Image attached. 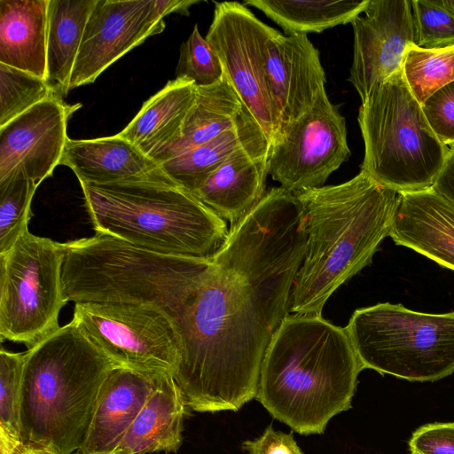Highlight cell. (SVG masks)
I'll list each match as a JSON object with an SVG mask.
<instances>
[{
    "label": "cell",
    "mask_w": 454,
    "mask_h": 454,
    "mask_svg": "<svg viewBox=\"0 0 454 454\" xmlns=\"http://www.w3.org/2000/svg\"><path fill=\"white\" fill-rule=\"evenodd\" d=\"M305 246L301 206L280 186L231 224L215 251L195 258L173 375L191 409L236 411L255 398Z\"/></svg>",
    "instance_id": "6da1fadb"
},
{
    "label": "cell",
    "mask_w": 454,
    "mask_h": 454,
    "mask_svg": "<svg viewBox=\"0 0 454 454\" xmlns=\"http://www.w3.org/2000/svg\"><path fill=\"white\" fill-rule=\"evenodd\" d=\"M364 370L345 328L321 315H287L263 356L255 398L301 434H323L351 407Z\"/></svg>",
    "instance_id": "7a4b0ae2"
},
{
    "label": "cell",
    "mask_w": 454,
    "mask_h": 454,
    "mask_svg": "<svg viewBox=\"0 0 454 454\" xmlns=\"http://www.w3.org/2000/svg\"><path fill=\"white\" fill-rule=\"evenodd\" d=\"M398 194L363 171L345 183L295 194L306 246L289 314L321 315L329 297L372 262L389 236Z\"/></svg>",
    "instance_id": "3957f363"
},
{
    "label": "cell",
    "mask_w": 454,
    "mask_h": 454,
    "mask_svg": "<svg viewBox=\"0 0 454 454\" xmlns=\"http://www.w3.org/2000/svg\"><path fill=\"white\" fill-rule=\"evenodd\" d=\"M114 367L72 322L27 349L20 396L22 440L52 454H74Z\"/></svg>",
    "instance_id": "277c9868"
},
{
    "label": "cell",
    "mask_w": 454,
    "mask_h": 454,
    "mask_svg": "<svg viewBox=\"0 0 454 454\" xmlns=\"http://www.w3.org/2000/svg\"><path fill=\"white\" fill-rule=\"evenodd\" d=\"M96 233L168 255L204 257L225 239L226 221L163 171L108 184L80 183Z\"/></svg>",
    "instance_id": "5b68a950"
},
{
    "label": "cell",
    "mask_w": 454,
    "mask_h": 454,
    "mask_svg": "<svg viewBox=\"0 0 454 454\" xmlns=\"http://www.w3.org/2000/svg\"><path fill=\"white\" fill-rule=\"evenodd\" d=\"M64 248L62 283L68 301L149 304L178 327L192 257L149 251L100 233L64 243Z\"/></svg>",
    "instance_id": "8992f818"
},
{
    "label": "cell",
    "mask_w": 454,
    "mask_h": 454,
    "mask_svg": "<svg viewBox=\"0 0 454 454\" xmlns=\"http://www.w3.org/2000/svg\"><path fill=\"white\" fill-rule=\"evenodd\" d=\"M357 121L364 144L361 171L398 193L434 186L449 146L431 129L403 70L370 92Z\"/></svg>",
    "instance_id": "52a82bcc"
},
{
    "label": "cell",
    "mask_w": 454,
    "mask_h": 454,
    "mask_svg": "<svg viewBox=\"0 0 454 454\" xmlns=\"http://www.w3.org/2000/svg\"><path fill=\"white\" fill-rule=\"evenodd\" d=\"M345 329L364 369L420 382L454 372V311L383 302L356 309Z\"/></svg>",
    "instance_id": "ba28073f"
},
{
    "label": "cell",
    "mask_w": 454,
    "mask_h": 454,
    "mask_svg": "<svg viewBox=\"0 0 454 454\" xmlns=\"http://www.w3.org/2000/svg\"><path fill=\"white\" fill-rule=\"evenodd\" d=\"M64 243L26 229L0 254L1 340L35 347L60 326L59 315L68 301L62 283Z\"/></svg>",
    "instance_id": "9c48e42d"
},
{
    "label": "cell",
    "mask_w": 454,
    "mask_h": 454,
    "mask_svg": "<svg viewBox=\"0 0 454 454\" xmlns=\"http://www.w3.org/2000/svg\"><path fill=\"white\" fill-rule=\"evenodd\" d=\"M117 367L174 375L181 339L154 306L129 302L75 303L71 321Z\"/></svg>",
    "instance_id": "30bf717a"
},
{
    "label": "cell",
    "mask_w": 454,
    "mask_h": 454,
    "mask_svg": "<svg viewBox=\"0 0 454 454\" xmlns=\"http://www.w3.org/2000/svg\"><path fill=\"white\" fill-rule=\"evenodd\" d=\"M278 31L238 2L215 3L206 40L243 104L261 125L271 146L282 121L266 75V50Z\"/></svg>",
    "instance_id": "8fae6325"
},
{
    "label": "cell",
    "mask_w": 454,
    "mask_h": 454,
    "mask_svg": "<svg viewBox=\"0 0 454 454\" xmlns=\"http://www.w3.org/2000/svg\"><path fill=\"white\" fill-rule=\"evenodd\" d=\"M350 154L345 118L325 90L309 112L282 123L270 146L269 175L296 194L324 186Z\"/></svg>",
    "instance_id": "7c38bea8"
},
{
    "label": "cell",
    "mask_w": 454,
    "mask_h": 454,
    "mask_svg": "<svg viewBox=\"0 0 454 454\" xmlns=\"http://www.w3.org/2000/svg\"><path fill=\"white\" fill-rule=\"evenodd\" d=\"M200 0H98L83 34L70 90L93 83L117 59L165 29L171 13L189 15Z\"/></svg>",
    "instance_id": "4fadbf2b"
},
{
    "label": "cell",
    "mask_w": 454,
    "mask_h": 454,
    "mask_svg": "<svg viewBox=\"0 0 454 454\" xmlns=\"http://www.w3.org/2000/svg\"><path fill=\"white\" fill-rule=\"evenodd\" d=\"M363 13L351 22L354 45L348 77L362 102L403 70L406 50L414 40L410 0H369Z\"/></svg>",
    "instance_id": "5bb4252c"
},
{
    "label": "cell",
    "mask_w": 454,
    "mask_h": 454,
    "mask_svg": "<svg viewBox=\"0 0 454 454\" xmlns=\"http://www.w3.org/2000/svg\"><path fill=\"white\" fill-rule=\"evenodd\" d=\"M81 104L44 100L0 127V184L18 173L39 185L60 165L67 123Z\"/></svg>",
    "instance_id": "9a60e30c"
},
{
    "label": "cell",
    "mask_w": 454,
    "mask_h": 454,
    "mask_svg": "<svg viewBox=\"0 0 454 454\" xmlns=\"http://www.w3.org/2000/svg\"><path fill=\"white\" fill-rule=\"evenodd\" d=\"M265 69L282 123L309 112L325 90L319 52L307 35H283L278 32L268 43Z\"/></svg>",
    "instance_id": "2e32d148"
},
{
    "label": "cell",
    "mask_w": 454,
    "mask_h": 454,
    "mask_svg": "<svg viewBox=\"0 0 454 454\" xmlns=\"http://www.w3.org/2000/svg\"><path fill=\"white\" fill-rule=\"evenodd\" d=\"M388 237L454 270V205L433 188L398 194Z\"/></svg>",
    "instance_id": "e0dca14e"
},
{
    "label": "cell",
    "mask_w": 454,
    "mask_h": 454,
    "mask_svg": "<svg viewBox=\"0 0 454 454\" xmlns=\"http://www.w3.org/2000/svg\"><path fill=\"white\" fill-rule=\"evenodd\" d=\"M157 375L122 367L112 369L101 388L86 438L74 454H115Z\"/></svg>",
    "instance_id": "ac0fdd59"
},
{
    "label": "cell",
    "mask_w": 454,
    "mask_h": 454,
    "mask_svg": "<svg viewBox=\"0 0 454 454\" xmlns=\"http://www.w3.org/2000/svg\"><path fill=\"white\" fill-rule=\"evenodd\" d=\"M270 152L268 146L237 151L193 194L221 218L236 223L265 194Z\"/></svg>",
    "instance_id": "d6986e66"
},
{
    "label": "cell",
    "mask_w": 454,
    "mask_h": 454,
    "mask_svg": "<svg viewBox=\"0 0 454 454\" xmlns=\"http://www.w3.org/2000/svg\"><path fill=\"white\" fill-rule=\"evenodd\" d=\"M60 165L70 168L80 183L108 184L150 177L163 172L160 164L118 134L67 141Z\"/></svg>",
    "instance_id": "ffe728a7"
},
{
    "label": "cell",
    "mask_w": 454,
    "mask_h": 454,
    "mask_svg": "<svg viewBox=\"0 0 454 454\" xmlns=\"http://www.w3.org/2000/svg\"><path fill=\"white\" fill-rule=\"evenodd\" d=\"M186 406L184 395L173 376L157 375L150 395L115 454L176 452L183 441Z\"/></svg>",
    "instance_id": "44dd1931"
},
{
    "label": "cell",
    "mask_w": 454,
    "mask_h": 454,
    "mask_svg": "<svg viewBox=\"0 0 454 454\" xmlns=\"http://www.w3.org/2000/svg\"><path fill=\"white\" fill-rule=\"evenodd\" d=\"M50 0H0V63L47 79Z\"/></svg>",
    "instance_id": "7402d4cb"
},
{
    "label": "cell",
    "mask_w": 454,
    "mask_h": 454,
    "mask_svg": "<svg viewBox=\"0 0 454 454\" xmlns=\"http://www.w3.org/2000/svg\"><path fill=\"white\" fill-rule=\"evenodd\" d=\"M195 96L193 82L181 78L168 81L117 134L153 160L180 138Z\"/></svg>",
    "instance_id": "603a6c76"
},
{
    "label": "cell",
    "mask_w": 454,
    "mask_h": 454,
    "mask_svg": "<svg viewBox=\"0 0 454 454\" xmlns=\"http://www.w3.org/2000/svg\"><path fill=\"white\" fill-rule=\"evenodd\" d=\"M262 146L270 148L262 128L245 106L239 118L230 129L160 166L176 185L194 193L234 153L242 148Z\"/></svg>",
    "instance_id": "cb8c5ba5"
},
{
    "label": "cell",
    "mask_w": 454,
    "mask_h": 454,
    "mask_svg": "<svg viewBox=\"0 0 454 454\" xmlns=\"http://www.w3.org/2000/svg\"><path fill=\"white\" fill-rule=\"evenodd\" d=\"M244 107L224 73L218 82L196 87L195 99L184 120L180 138L153 160L161 164L214 139L236 123Z\"/></svg>",
    "instance_id": "d4e9b609"
},
{
    "label": "cell",
    "mask_w": 454,
    "mask_h": 454,
    "mask_svg": "<svg viewBox=\"0 0 454 454\" xmlns=\"http://www.w3.org/2000/svg\"><path fill=\"white\" fill-rule=\"evenodd\" d=\"M98 0H50L47 33V82L63 98L88 20Z\"/></svg>",
    "instance_id": "484cf974"
},
{
    "label": "cell",
    "mask_w": 454,
    "mask_h": 454,
    "mask_svg": "<svg viewBox=\"0 0 454 454\" xmlns=\"http://www.w3.org/2000/svg\"><path fill=\"white\" fill-rule=\"evenodd\" d=\"M369 0H247L282 27L286 35L321 33L351 23L364 12Z\"/></svg>",
    "instance_id": "4316f807"
},
{
    "label": "cell",
    "mask_w": 454,
    "mask_h": 454,
    "mask_svg": "<svg viewBox=\"0 0 454 454\" xmlns=\"http://www.w3.org/2000/svg\"><path fill=\"white\" fill-rule=\"evenodd\" d=\"M403 73L413 96L422 105L436 90L454 81V44L434 49L409 45Z\"/></svg>",
    "instance_id": "83f0119b"
},
{
    "label": "cell",
    "mask_w": 454,
    "mask_h": 454,
    "mask_svg": "<svg viewBox=\"0 0 454 454\" xmlns=\"http://www.w3.org/2000/svg\"><path fill=\"white\" fill-rule=\"evenodd\" d=\"M51 98H63L46 80L0 63V127Z\"/></svg>",
    "instance_id": "f1b7e54d"
},
{
    "label": "cell",
    "mask_w": 454,
    "mask_h": 454,
    "mask_svg": "<svg viewBox=\"0 0 454 454\" xmlns=\"http://www.w3.org/2000/svg\"><path fill=\"white\" fill-rule=\"evenodd\" d=\"M37 187L21 173L0 184V254L6 253L28 229L31 201Z\"/></svg>",
    "instance_id": "f546056e"
},
{
    "label": "cell",
    "mask_w": 454,
    "mask_h": 454,
    "mask_svg": "<svg viewBox=\"0 0 454 454\" xmlns=\"http://www.w3.org/2000/svg\"><path fill=\"white\" fill-rule=\"evenodd\" d=\"M413 43L426 49L454 44V0H411Z\"/></svg>",
    "instance_id": "4dcf8cb0"
},
{
    "label": "cell",
    "mask_w": 454,
    "mask_h": 454,
    "mask_svg": "<svg viewBox=\"0 0 454 454\" xmlns=\"http://www.w3.org/2000/svg\"><path fill=\"white\" fill-rule=\"evenodd\" d=\"M223 74L219 58L200 35L198 25L180 47L176 78L194 82L196 87L211 85Z\"/></svg>",
    "instance_id": "1f68e13d"
},
{
    "label": "cell",
    "mask_w": 454,
    "mask_h": 454,
    "mask_svg": "<svg viewBox=\"0 0 454 454\" xmlns=\"http://www.w3.org/2000/svg\"><path fill=\"white\" fill-rule=\"evenodd\" d=\"M25 353L0 350V430L20 436V396Z\"/></svg>",
    "instance_id": "d6a6232c"
},
{
    "label": "cell",
    "mask_w": 454,
    "mask_h": 454,
    "mask_svg": "<svg viewBox=\"0 0 454 454\" xmlns=\"http://www.w3.org/2000/svg\"><path fill=\"white\" fill-rule=\"evenodd\" d=\"M421 106L437 137L448 146L454 145V81L428 97Z\"/></svg>",
    "instance_id": "836d02e7"
},
{
    "label": "cell",
    "mask_w": 454,
    "mask_h": 454,
    "mask_svg": "<svg viewBox=\"0 0 454 454\" xmlns=\"http://www.w3.org/2000/svg\"><path fill=\"white\" fill-rule=\"evenodd\" d=\"M408 445L410 454H454V422L423 425Z\"/></svg>",
    "instance_id": "e575fe53"
},
{
    "label": "cell",
    "mask_w": 454,
    "mask_h": 454,
    "mask_svg": "<svg viewBox=\"0 0 454 454\" xmlns=\"http://www.w3.org/2000/svg\"><path fill=\"white\" fill-rule=\"evenodd\" d=\"M241 447L249 454H303L292 433L276 431L270 426L258 438L243 442Z\"/></svg>",
    "instance_id": "d590c367"
},
{
    "label": "cell",
    "mask_w": 454,
    "mask_h": 454,
    "mask_svg": "<svg viewBox=\"0 0 454 454\" xmlns=\"http://www.w3.org/2000/svg\"><path fill=\"white\" fill-rule=\"evenodd\" d=\"M432 188L454 205V145L449 146L444 164Z\"/></svg>",
    "instance_id": "8d00e7d4"
},
{
    "label": "cell",
    "mask_w": 454,
    "mask_h": 454,
    "mask_svg": "<svg viewBox=\"0 0 454 454\" xmlns=\"http://www.w3.org/2000/svg\"><path fill=\"white\" fill-rule=\"evenodd\" d=\"M0 454H52L47 450L0 430Z\"/></svg>",
    "instance_id": "74e56055"
}]
</instances>
